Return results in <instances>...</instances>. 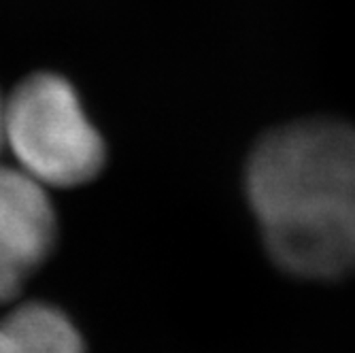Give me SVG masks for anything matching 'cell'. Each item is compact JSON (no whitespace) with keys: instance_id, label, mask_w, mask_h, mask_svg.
Segmentation results:
<instances>
[{"instance_id":"obj_1","label":"cell","mask_w":355,"mask_h":353,"mask_svg":"<svg viewBox=\"0 0 355 353\" xmlns=\"http://www.w3.org/2000/svg\"><path fill=\"white\" fill-rule=\"evenodd\" d=\"M247 194L272 258L289 273L355 270V130L309 119L272 130L249 157Z\"/></svg>"},{"instance_id":"obj_2","label":"cell","mask_w":355,"mask_h":353,"mask_svg":"<svg viewBox=\"0 0 355 353\" xmlns=\"http://www.w3.org/2000/svg\"><path fill=\"white\" fill-rule=\"evenodd\" d=\"M5 145L19 171L45 187L85 183L105 162L103 139L58 75L30 77L5 101Z\"/></svg>"},{"instance_id":"obj_3","label":"cell","mask_w":355,"mask_h":353,"mask_svg":"<svg viewBox=\"0 0 355 353\" xmlns=\"http://www.w3.org/2000/svg\"><path fill=\"white\" fill-rule=\"evenodd\" d=\"M53 232L45 185L19 169L0 166V253L32 273L47 258Z\"/></svg>"},{"instance_id":"obj_4","label":"cell","mask_w":355,"mask_h":353,"mask_svg":"<svg viewBox=\"0 0 355 353\" xmlns=\"http://www.w3.org/2000/svg\"><path fill=\"white\" fill-rule=\"evenodd\" d=\"M0 353H83V343L60 311L26 304L0 322Z\"/></svg>"},{"instance_id":"obj_5","label":"cell","mask_w":355,"mask_h":353,"mask_svg":"<svg viewBox=\"0 0 355 353\" xmlns=\"http://www.w3.org/2000/svg\"><path fill=\"white\" fill-rule=\"evenodd\" d=\"M30 273L21 268L17 262L0 253V304L9 302L19 290Z\"/></svg>"},{"instance_id":"obj_6","label":"cell","mask_w":355,"mask_h":353,"mask_svg":"<svg viewBox=\"0 0 355 353\" xmlns=\"http://www.w3.org/2000/svg\"><path fill=\"white\" fill-rule=\"evenodd\" d=\"M5 145V98L0 96V147Z\"/></svg>"}]
</instances>
